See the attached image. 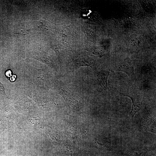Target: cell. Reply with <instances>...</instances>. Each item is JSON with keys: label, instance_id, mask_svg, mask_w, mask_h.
<instances>
[{"label": "cell", "instance_id": "obj_6", "mask_svg": "<svg viewBox=\"0 0 156 156\" xmlns=\"http://www.w3.org/2000/svg\"><path fill=\"white\" fill-rule=\"evenodd\" d=\"M74 66L76 68H78L81 66H91L90 62L86 58H77L74 62Z\"/></svg>", "mask_w": 156, "mask_h": 156}, {"label": "cell", "instance_id": "obj_4", "mask_svg": "<svg viewBox=\"0 0 156 156\" xmlns=\"http://www.w3.org/2000/svg\"><path fill=\"white\" fill-rule=\"evenodd\" d=\"M110 72L107 70H101L96 73L98 84L102 89L105 90H109L107 81Z\"/></svg>", "mask_w": 156, "mask_h": 156}, {"label": "cell", "instance_id": "obj_3", "mask_svg": "<svg viewBox=\"0 0 156 156\" xmlns=\"http://www.w3.org/2000/svg\"><path fill=\"white\" fill-rule=\"evenodd\" d=\"M113 70L123 72L131 78H133L135 76L134 67L128 59L124 62L120 63L116 66Z\"/></svg>", "mask_w": 156, "mask_h": 156}, {"label": "cell", "instance_id": "obj_5", "mask_svg": "<svg viewBox=\"0 0 156 156\" xmlns=\"http://www.w3.org/2000/svg\"><path fill=\"white\" fill-rule=\"evenodd\" d=\"M60 93L62 95L64 99L68 103L73 106L77 104V101L74 98L73 96L65 90L61 88Z\"/></svg>", "mask_w": 156, "mask_h": 156}, {"label": "cell", "instance_id": "obj_2", "mask_svg": "<svg viewBox=\"0 0 156 156\" xmlns=\"http://www.w3.org/2000/svg\"><path fill=\"white\" fill-rule=\"evenodd\" d=\"M29 71L32 75L34 83L38 86H46L51 81V77L48 72L43 70L29 67Z\"/></svg>", "mask_w": 156, "mask_h": 156}, {"label": "cell", "instance_id": "obj_7", "mask_svg": "<svg viewBox=\"0 0 156 156\" xmlns=\"http://www.w3.org/2000/svg\"><path fill=\"white\" fill-rule=\"evenodd\" d=\"M11 72L10 70H8L6 71L5 73V75L8 77H10L11 76Z\"/></svg>", "mask_w": 156, "mask_h": 156}, {"label": "cell", "instance_id": "obj_1", "mask_svg": "<svg viewBox=\"0 0 156 156\" xmlns=\"http://www.w3.org/2000/svg\"><path fill=\"white\" fill-rule=\"evenodd\" d=\"M119 94L121 96L128 97L131 99L132 105L129 116L133 118L135 114L141 110L142 106L141 94L139 88L136 87L130 92H119Z\"/></svg>", "mask_w": 156, "mask_h": 156}]
</instances>
